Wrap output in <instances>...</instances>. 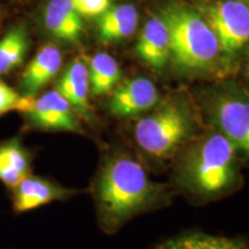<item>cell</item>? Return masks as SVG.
Masks as SVG:
<instances>
[{
	"label": "cell",
	"mask_w": 249,
	"mask_h": 249,
	"mask_svg": "<svg viewBox=\"0 0 249 249\" xmlns=\"http://www.w3.org/2000/svg\"><path fill=\"white\" fill-rule=\"evenodd\" d=\"M90 92L102 96L110 92L119 82L121 73L116 59L107 52H98L88 65Z\"/></svg>",
	"instance_id": "16"
},
{
	"label": "cell",
	"mask_w": 249,
	"mask_h": 249,
	"mask_svg": "<svg viewBox=\"0 0 249 249\" xmlns=\"http://www.w3.org/2000/svg\"><path fill=\"white\" fill-rule=\"evenodd\" d=\"M31 127L42 130L82 133L79 114L57 90H50L34 97L30 107L23 112Z\"/></svg>",
	"instance_id": "7"
},
{
	"label": "cell",
	"mask_w": 249,
	"mask_h": 249,
	"mask_svg": "<svg viewBox=\"0 0 249 249\" xmlns=\"http://www.w3.org/2000/svg\"><path fill=\"white\" fill-rule=\"evenodd\" d=\"M61 52L57 46L45 45L29 62L22 75V95L35 97L60 71Z\"/></svg>",
	"instance_id": "13"
},
{
	"label": "cell",
	"mask_w": 249,
	"mask_h": 249,
	"mask_svg": "<svg viewBox=\"0 0 249 249\" xmlns=\"http://www.w3.org/2000/svg\"><path fill=\"white\" fill-rule=\"evenodd\" d=\"M169 196V187L154 181L141 163L120 152L107 156L92 182L99 225L108 233L138 214L167 203Z\"/></svg>",
	"instance_id": "1"
},
{
	"label": "cell",
	"mask_w": 249,
	"mask_h": 249,
	"mask_svg": "<svg viewBox=\"0 0 249 249\" xmlns=\"http://www.w3.org/2000/svg\"><path fill=\"white\" fill-rule=\"evenodd\" d=\"M158 90L151 80L136 77L114 89L108 110L119 118H132L154 108L158 103Z\"/></svg>",
	"instance_id": "9"
},
{
	"label": "cell",
	"mask_w": 249,
	"mask_h": 249,
	"mask_svg": "<svg viewBox=\"0 0 249 249\" xmlns=\"http://www.w3.org/2000/svg\"><path fill=\"white\" fill-rule=\"evenodd\" d=\"M44 26L52 36L62 42L77 43L82 37V17L71 0H50L44 11Z\"/></svg>",
	"instance_id": "12"
},
{
	"label": "cell",
	"mask_w": 249,
	"mask_h": 249,
	"mask_svg": "<svg viewBox=\"0 0 249 249\" xmlns=\"http://www.w3.org/2000/svg\"><path fill=\"white\" fill-rule=\"evenodd\" d=\"M194 121L188 108L171 101L138 120L134 136L139 148L155 161L170 160L188 141Z\"/></svg>",
	"instance_id": "4"
},
{
	"label": "cell",
	"mask_w": 249,
	"mask_h": 249,
	"mask_svg": "<svg viewBox=\"0 0 249 249\" xmlns=\"http://www.w3.org/2000/svg\"><path fill=\"white\" fill-rule=\"evenodd\" d=\"M28 34L18 26L0 39V74H6L23 61L28 51Z\"/></svg>",
	"instance_id": "17"
},
{
	"label": "cell",
	"mask_w": 249,
	"mask_h": 249,
	"mask_svg": "<svg viewBox=\"0 0 249 249\" xmlns=\"http://www.w3.org/2000/svg\"><path fill=\"white\" fill-rule=\"evenodd\" d=\"M170 35V59L185 71H203L220 54L217 37L200 12L172 4L160 12Z\"/></svg>",
	"instance_id": "3"
},
{
	"label": "cell",
	"mask_w": 249,
	"mask_h": 249,
	"mask_svg": "<svg viewBox=\"0 0 249 249\" xmlns=\"http://www.w3.org/2000/svg\"><path fill=\"white\" fill-rule=\"evenodd\" d=\"M161 249H248L244 242L235 239L192 233L167 241Z\"/></svg>",
	"instance_id": "18"
},
{
	"label": "cell",
	"mask_w": 249,
	"mask_h": 249,
	"mask_svg": "<svg viewBox=\"0 0 249 249\" xmlns=\"http://www.w3.org/2000/svg\"><path fill=\"white\" fill-rule=\"evenodd\" d=\"M81 17H101L110 8V0H71Z\"/></svg>",
	"instance_id": "20"
},
{
	"label": "cell",
	"mask_w": 249,
	"mask_h": 249,
	"mask_svg": "<svg viewBox=\"0 0 249 249\" xmlns=\"http://www.w3.org/2000/svg\"><path fill=\"white\" fill-rule=\"evenodd\" d=\"M12 192V204L15 213H24L55 201H67L77 191L39 176H29L21 180Z\"/></svg>",
	"instance_id": "8"
},
{
	"label": "cell",
	"mask_w": 249,
	"mask_h": 249,
	"mask_svg": "<svg viewBox=\"0 0 249 249\" xmlns=\"http://www.w3.org/2000/svg\"><path fill=\"white\" fill-rule=\"evenodd\" d=\"M139 14L135 6L129 4L110 7L98 17V36L103 42H118L132 36L138 28Z\"/></svg>",
	"instance_id": "14"
},
{
	"label": "cell",
	"mask_w": 249,
	"mask_h": 249,
	"mask_svg": "<svg viewBox=\"0 0 249 249\" xmlns=\"http://www.w3.org/2000/svg\"><path fill=\"white\" fill-rule=\"evenodd\" d=\"M246 76H247V79L249 81V61L247 62V66H246Z\"/></svg>",
	"instance_id": "21"
},
{
	"label": "cell",
	"mask_w": 249,
	"mask_h": 249,
	"mask_svg": "<svg viewBox=\"0 0 249 249\" xmlns=\"http://www.w3.org/2000/svg\"><path fill=\"white\" fill-rule=\"evenodd\" d=\"M241 1H245V2H249V0H241Z\"/></svg>",
	"instance_id": "22"
},
{
	"label": "cell",
	"mask_w": 249,
	"mask_h": 249,
	"mask_svg": "<svg viewBox=\"0 0 249 249\" xmlns=\"http://www.w3.org/2000/svg\"><path fill=\"white\" fill-rule=\"evenodd\" d=\"M34 97L24 96L0 81V116L11 111L23 112L30 107Z\"/></svg>",
	"instance_id": "19"
},
{
	"label": "cell",
	"mask_w": 249,
	"mask_h": 249,
	"mask_svg": "<svg viewBox=\"0 0 249 249\" xmlns=\"http://www.w3.org/2000/svg\"><path fill=\"white\" fill-rule=\"evenodd\" d=\"M135 49L139 57L149 66L155 70L164 68L170 59V35L160 15L145 22Z\"/></svg>",
	"instance_id": "10"
},
{
	"label": "cell",
	"mask_w": 249,
	"mask_h": 249,
	"mask_svg": "<svg viewBox=\"0 0 249 249\" xmlns=\"http://www.w3.org/2000/svg\"><path fill=\"white\" fill-rule=\"evenodd\" d=\"M205 108L217 132L236 152L249 157V96L238 89L219 90L210 96Z\"/></svg>",
	"instance_id": "5"
},
{
	"label": "cell",
	"mask_w": 249,
	"mask_h": 249,
	"mask_svg": "<svg viewBox=\"0 0 249 249\" xmlns=\"http://www.w3.org/2000/svg\"><path fill=\"white\" fill-rule=\"evenodd\" d=\"M55 90L70 103L79 116L88 120L91 118L89 105V71L85 61L75 59L71 62L58 81Z\"/></svg>",
	"instance_id": "11"
},
{
	"label": "cell",
	"mask_w": 249,
	"mask_h": 249,
	"mask_svg": "<svg viewBox=\"0 0 249 249\" xmlns=\"http://www.w3.org/2000/svg\"><path fill=\"white\" fill-rule=\"evenodd\" d=\"M31 174V155L18 139L0 144V182L12 189Z\"/></svg>",
	"instance_id": "15"
},
{
	"label": "cell",
	"mask_w": 249,
	"mask_h": 249,
	"mask_svg": "<svg viewBox=\"0 0 249 249\" xmlns=\"http://www.w3.org/2000/svg\"><path fill=\"white\" fill-rule=\"evenodd\" d=\"M219 44L220 53L233 59L249 45V5L241 0H222L201 7Z\"/></svg>",
	"instance_id": "6"
},
{
	"label": "cell",
	"mask_w": 249,
	"mask_h": 249,
	"mask_svg": "<svg viewBox=\"0 0 249 249\" xmlns=\"http://www.w3.org/2000/svg\"><path fill=\"white\" fill-rule=\"evenodd\" d=\"M235 148L219 132H211L189 145L174 169V181L198 201H213L240 182Z\"/></svg>",
	"instance_id": "2"
}]
</instances>
